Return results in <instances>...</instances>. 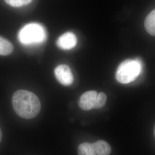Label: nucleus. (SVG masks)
Returning a JSON list of instances; mask_svg holds the SVG:
<instances>
[{
    "label": "nucleus",
    "mask_w": 155,
    "mask_h": 155,
    "mask_svg": "<svg viewBox=\"0 0 155 155\" xmlns=\"http://www.w3.org/2000/svg\"><path fill=\"white\" fill-rule=\"evenodd\" d=\"M12 102L17 114L25 119L35 118L39 114L41 109V104L38 96L27 90H17L12 96Z\"/></svg>",
    "instance_id": "f257e3e1"
},
{
    "label": "nucleus",
    "mask_w": 155,
    "mask_h": 155,
    "mask_svg": "<svg viewBox=\"0 0 155 155\" xmlns=\"http://www.w3.org/2000/svg\"><path fill=\"white\" fill-rule=\"evenodd\" d=\"M142 71V63L139 59H127L117 70L116 78L120 83L127 84L134 81Z\"/></svg>",
    "instance_id": "f03ea898"
},
{
    "label": "nucleus",
    "mask_w": 155,
    "mask_h": 155,
    "mask_svg": "<svg viewBox=\"0 0 155 155\" xmlns=\"http://www.w3.org/2000/svg\"><path fill=\"white\" fill-rule=\"evenodd\" d=\"M46 32L45 28L38 23L25 25L18 33V39L24 45H38L45 41Z\"/></svg>",
    "instance_id": "7ed1b4c3"
},
{
    "label": "nucleus",
    "mask_w": 155,
    "mask_h": 155,
    "mask_svg": "<svg viewBox=\"0 0 155 155\" xmlns=\"http://www.w3.org/2000/svg\"><path fill=\"white\" fill-rule=\"evenodd\" d=\"M55 75L57 81L64 86L72 84L74 77L70 67L66 64H61L55 69Z\"/></svg>",
    "instance_id": "20e7f679"
},
{
    "label": "nucleus",
    "mask_w": 155,
    "mask_h": 155,
    "mask_svg": "<svg viewBox=\"0 0 155 155\" xmlns=\"http://www.w3.org/2000/svg\"><path fill=\"white\" fill-rule=\"evenodd\" d=\"M98 93L95 91H89L83 93L78 101V105L83 110H90L94 109Z\"/></svg>",
    "instance_id": "39448f33"
},
{
    "label": "nucleus",
    "mask_w": 155,
    "mask_h": 155,
    "mask_svg": "<svg viewBox=\"0 0 155 155\" xmlns=\"http://www.w3.org/2000/svg\"><path fill=\"white\" fill-rule=\"evenodd\" d=\"M77 44V37L72 32L64 33L58 38L56 41L58 47L64 50H71L76 46Z\"/></svg>",
    "instance_id": "423d86ee"
},
{
    "label": "nucleus",
    "mask_w": 155,
    "mask_h": 155,
    "mask_svg": "<svg viewBox=\"0 0 155 155\" xmlns=\"http://www.w3.org/2000/svg\"><path fill=\"white\" fill-rule=\"evenodd\" d=\"M97 155H109L111 149L110 145L104 140H99L93 144Z\"/></svg>",
    "instance_id": "0eeeda50"
},
{
    "label": "nucleus",
    "mask_w": 155,
    "mask_h": 155,
    "mask_svg": "<svg viewBox=\"0 0 155 155\" xmlns=\"http://www.w3.org/2000/svg\"><path fill=\"white\" fill-rule=\"evenodd\" d=\"M144 25L147 32L155 36V9L148 15L145 20Z\"/></svg>",
    "instance_id": "6e6552de"
},
{
    "label": "nucleus",
    "mask_w": 155,
    "mask_h": 155,
    "mask_svg": "<svg viewBox=\"0 0 155 155\" xmlns=\"http://www.w3.org/2000/svg\"><path fill=\"white\" fill-rule=\"evenodd\" d=\"M13 46L8 40L0 36V55L6 56L13 52Z\"/></svg>",
    "instance_id": "1a4fd4ad"
},
{
    "label": "nucleus",
    "mask_w": 155,
    "mask_h": 155,
    "mask_svg": "<svg viewBox=\"0 0 155 155\" xmlns=\"http://www.w3.org/2000/svg\"><path fill=\"white\" fill-rule=\"evenodd\" d=\"M79 155H97L93 144L84 143L80 144L78 148Z\"/></svg>",
    "instance_id": "9d476101"
},
{
    "label": "nucleus",
    "mask_w": 155,
    "mask_h": 155,
    "mask_svg": "<svg viewBox=\"0 0 155 155\" xmlns=\"http://www.w3.org/2000/svg\"><path fill=\"white\" fill-rule=\"evenodd\" d=\"M107 100V96L104 93H100L97 95L94 109H101L105 105Z\"/></svg>",
    "instance_id": "9b49d317"
},
{
    "label": "nucleus",
    "mask_w": 155,
    "mask_h": 155,
    "mask_svg": "<svg viewBox=\"0 0 155 155\" xmlns=\"http://www.w3.org/2000/svg\"><path fill=\"white\" fill-rule=\"evenodd\" d=\"M32 1V0H5L8 4L13 7H20L28 5Z\"/></svg>",
    "instance_id": "f8f14e48"
},
{
    "label": "nucleus",
    "mask_w": 155,
    "mask_h": 155,
    "mask_svg": "<svg viewBox=\"0 0 155 155\" xmlns=\"http://www.w3.org/2000/svg\"><path fill=\"white\" fill-rule=\"evenodd\" d=\"M2 131H1V129L0 128V143L2 140Z\"/></svg>",
    "instance_id": "ddd939ff"
},
{
    "label": "nucleus",
    "mask_w": 155,
    "mask_h": 155,
    "mask_svg": "<svg viewBox=\"0 0 155 155\" xmlns=\"http://www.w3.org/2000/svg\"><path fill=\"white\" fill-rule=\"evenodd\" d=\"M154 136H155V128H154Z\"/></svg>",
    "instance_id": "4468645a"
}]
</instances>
